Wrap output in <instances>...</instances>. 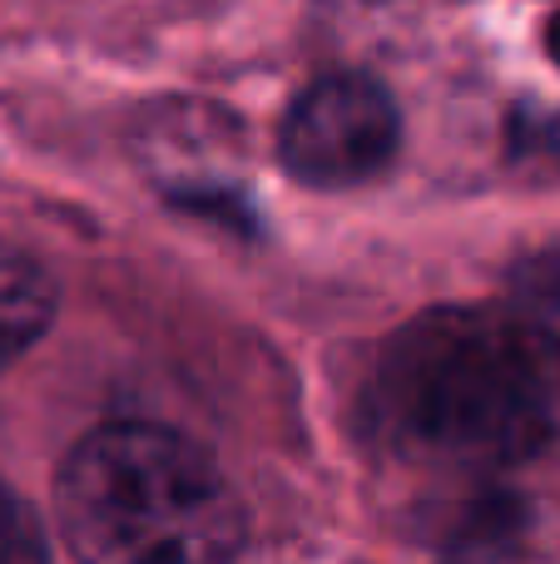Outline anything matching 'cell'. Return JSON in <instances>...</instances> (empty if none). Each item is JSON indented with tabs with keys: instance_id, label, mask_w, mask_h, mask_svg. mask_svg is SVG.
<instances>
[{
	"instance_id": "obj_2",
	"label": "cell",
	"mask_w": 560,
	"mask_h": 564,
	"mask_svg": "<svg viewBox=\"0 0 560 564\" xmlns=\"http://www.w3.org/2000/svg\"><path fill=\"white\" fill-rule=\"evenodd\" d=\"M55 516L79 564H228L244 506L204 446L169 426L115 421L65 456Z\"/></svg>"
},
{
	"instance_id": "obj_5",
	"label": "cell",
	"mask_w": 560,
	"mask_h": 564,
	"mask_svg": "<svg viewBox=\"0 0 560 564\" xmlns=\"http://www.w3.org/2000/svg\"><path fill=\"white\" fill-rule=\"evenodd\" d=\"M0 564H50L35 510L0 480Z\"/></svg>"
},
{
	"instance_id": "obj_6",
	"label": "cell",
	"mask_w": 560,
	"mask_h": 564,
	"mask_svg": "<svg viewBox=\"0 0 560 564\" xmlns=\"http://www.w3.org/2000/svg\"><path fill=\"white\" fill-rule=\"evenodd\" d=\"M516 282L531 302H546V307H560V248H546L541 258L516 268Z\"/></svg>"
},
{
	"instance_id": "obj_1",
	"label": "cell",
	"mask_w": 560,
	"mask_h": 564,
	"mask_svg": "<svg viewBox=\"0 0 560 564\" xmlns=\"http://www.w3.org/2000/svg\"><path fill=\"white\" fill-rule=\"evenodd\" d=\"M367 426L437 470H511L560 446V337L506 307H437L383 347Z\"/></svg>"
},
{
	"instance_id": "obj_3",
	"label": "cell",
	"mask_w": 560,
	"mask_h": 564,
	"mask_svg": "<svg viewBox=\"0 0 560 564\" xmlns=\"http://www.w3.org/2000/svg\"><path fill=\"white\" fill-rule=\"evenodd\" d=\"M397 105L367 75H327L293 99L278 129V159L298 184L353 188L397 154Z\"/></svg>"
},
{
	"instance_id": "obj_8",
	"label": "cell",
	"mask_w": 560,
	"mask_h": 564,
	"mask_svg": "<svg viewBox=\"0 0 560 564\" xmlns=\"http://www.w3.org/2000/svg\"><path fill=\"white\" fill-rule=\"evenodd\" d=\"M546 50H551V59L560 65V15L551 20V25H546Z\"/></svg>"
},
{
	"instance_id": "obj_4",
	"label": "cell",
	"mask_w": 560,
	"mask_h": 564,
	"mask_svg": "<svg viewBox=\"0 0 560 564\" xmlns=\"http://www.w3.org/2000/svg\"><path fill=\"white\" fill-rule=\"evenodd\" d=\"M55 317V282L35 258L0 248V371L20 361Z\"/></svg>"
},
{
	"instance_id": "obj_7",
	"label": "cell",
	"mask_w": 560,
	"mask_h": 564,
	"mask_svg": "<svg viewBox=\"0 0 560 564\" xmlns=\"http://www.w3.org/2000/svg\"><path fill=\"white\" fill-rule=\"evenodd\" d=\"M521 154H546L560 169V109L546 119H521V134H516Z\"/></svg>"
}]
</instances>
